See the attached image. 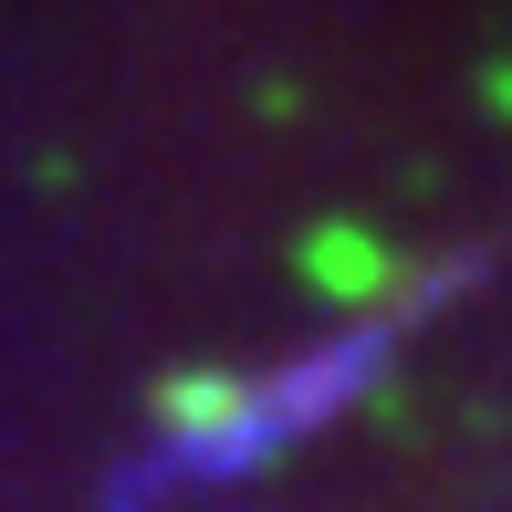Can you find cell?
I'll return each mask as SVG.
<instances>
[{"mask_svg":"<svg viewBox=\"0 0 512 512\" xmlns=\"http://www.w3.org/2000/svg\"><path fill=\"white\" fill-rule=\"evenodd\" d=\"M157 439H178L189 460H251L262 450V387L230 377V366H199V377H168L147 398Z\"/></svg>","mask_w":512,"mask_h":512,"instance_id":"obj_1","label":"cell"},{"mask_svg":"<svg viewBox=\"0 0 512 512\" xmlns=\"http://www.w3.org/2000/svg\"><path fill=\"white\" fill-rule=\"evenodd\" d=\"M293 272H304L324 304H345V314H377V304H398V293H408V262H398L366 220H314L304 241H293Z\"/></svg>","mask_w":512,"mask_h":512,"instance_id":"obj_2","label":"cell"},{"mask_svg":"<svg viewBox=\"0 0 512 512\" xmlns=\"http://www.w3.org/2000/svg\"><path fill=\"white\" fill-rule=\"evenodd\" d=\"M492 105H502V115H512V63H502V74H492Z\"/></svg>","mask_w":512,"mask_h":512,"instance_id":"obj_3","label":"cell"}]
</instances>
